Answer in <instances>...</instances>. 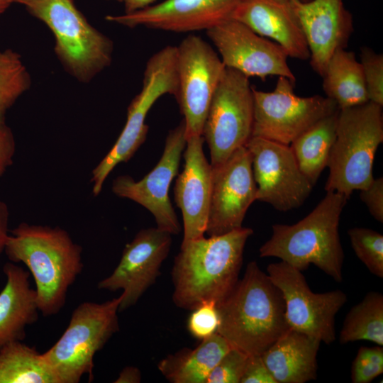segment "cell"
Returning a JSON list of instances; mask_svg holds the SVG:
<instances>
[{"mask_svg": "<svg viewBox=\"0 0 383 383\" xmlns=\"http://www.w3.org/2000/svg\"><path fill=\"white\" fill-rule=\"evenodd\" d=\"M250 228L241 227L218 235L182 242L174 260L172 301L192 311L207 301L224 299L239 280Z\"/></svg>", "mask_w": 383, "mask_h": 383, "instance_id": "6da1fadb", "label": "cell"}, {"mask_svg": "<svg viewBox=\"0 0 383 383\" xmlns=\"http://www.w3.org/2000/svg\"><path fill=\"white\" fill-rule=\"evenodd\" d=\"M4 252L31 274L40 313L57 314L84 268L82 248L59 226L21 223L9 233Z\"/></svg>", "mask_w": 383, "mask_h": 383, "instance_id": "7a4b0ae2", "label": "cell"}, {"mask_svg": "<svg viewBox=\"0 0 383 383\" xmlns=\"http://www.w3.org/2000/svg\"><path fill=\"white\" fill-rule=\"evenodd\" d=\"M216 307V333L249 356L261 355L290 328L280 289L255 261L247 265L243 277Z\"/></svg>", "mask_w": 383, "mask_h": 383, "instance_id": "3957f363", "label": "cell"}, {"mask_svg": "<svg viewBox=\"0 0 383 383\" xmlns=\"http://www.w3.org/2000/svg\"><path fill=\"white\" fill-rule=\"evenodd\" d=\"M348 199L326 192L306 216L293 225L274 224L272 235L259 249L260 257H274L304 271L313 265L337 282H343L344 252L339 224Z\"/></svg>", "mask_w": 383, "mask_h": 383, "instance_id": "277c9868", "label": "cell"}, {"mask_svg": "<svg viewBox=\"0 0 383 383\" xmlns=\"http://www.w3.org/2000/svg\"><path fill=\"white\" fill-rule=\"evenodd\" d=\"M382 109L372 101L339 109L327 165L326 192L342 194L348 199L355 190L366 189L372 182L375 153L383 142Z\"/></svg>", "mask_w": 383, "mask_h": 383, "instance_id": "5b68a950", "label": "cell"}, {"mask_svg": "<svg viewBox=\"0 0 383 383\" xmlns=\"http://www.w3.org/2000/svg\"><path fill=\"white\" fill-rule=\"evenodd\" d=\"M52 33L55 52L65 70L88 82L110 65L113 43L93 27L73 0H15Z\"/></svg>", "mask_w": 383, "mask_h": 383, "instance_id": "8992f818", "label": "cell"}, {"mask_svg": "<svg viewBox=\"0 0 383 383\" xmlns=\"http://www.w3.org/2000/svg\"><path fill=\"white\" fill-rule=\"evenodd\" d=\"M121 295L103 303L84 301L72 311L57 341L43 355L59 383H78L94 378V358L119 330Z\"/></svg>", "mask_w": 383, "mask_h": 383, "instance_id": "52a82bcc", "label": "cell"}, {"mask_svg": "<svg viewBox=\"0 0 383 383\" xmlns=\"http://www.w3.org/2000/svg\"><path fill=\"white\" fill-rule=\"evenodd\" d=\"M178 91L176 46L168 45L152 55L148 60L143 74V87L128 107L123 131L106 156L91 173L92 193L96 196L104 182L121 162H127L147 138L146 116L162 96L176 97Z\"/></svg>", "mask_w": 383, "mask_h": 383, "instance_id": "ba28073f", "label": "cell"}, {"mask_svg": "<svg viewBox=\"0 0 383 383\" xmlns=\"http://www.w3.org/2000/svg\"><path fill=\"white\" fill-rule=\"evenodd\" d=\"M254 118L252 87L249 78L226 67L213 94L202 137L210 150L211 165L225 162L252 137Z\"/></svg>", "mask_w": 383, "mask_h": 383, "instance_id": "9c48e42d", "label": "cell"}, {"mask_svg": "<svg viewBox=\"0 0 383 383\" xmlns=\"http://www.w3.org/2000/svg\"><path fill=\"white\" fill-rule=\"evenodd\" d=\"M294 82L278 77L274 89L263 91L252 88L254 118L252 137L289 145L317 121L339 109L332 99L320 95L297 96Z\"/></svg>", "mask_w": 383, "mask_h": 383, "instance_id": "30bf717a", "label": "cell"}, {"mask_svg": "<svg viewBox=\"0 0 383 383\" xmlns=\"http://www.w3.org/2000/svg\"><path fill=\"white\" fill-rule=\"evenodd\" d=\"M178 91L185 136L202 135L213 94L226 68L218 52L205 40L189 35L176 46Z\"/></svg>", "mask_w": 383, "mask_h": 383, "instance_id": "8fae6325", "label": "cell"}, {"mask_svg": "<svg viewBox=\"0 0 383 383\" xmlns=\"http://www.w3.org/2000/svg\"><path fill=\"white\" fill-rule=\"evenodd\" d=\"M267 272L282 294L290 328L326 345L333 343L335 316L347 302V294L340 289L313 292L302 272L282 261L270 264Z\"/></svg>", "mask_w": 383, "mask_h": 383, "instance_id": "7c38bea8", "label": "cell"}, {"mask_svg": "<svg viewBox=\"0 0 383 383\" xmlns=\"http://www.w3.org/2000/svg\"><path fill=\"white\" fill-rule=\"evenodd\" d=\"M245 147L251 155L256 200L279 211L301 206L313 185L299 169L289 145L251 137Z\"/></svg>", "mask_w": 383, "mask_h": 383, "instance_id": "4fadbf2b", "label": "cell"}, {"mask_svg": "<svg viewBox=\"0 0 383 383\" xmlns=\"http://www.w3.org/2000/svg\"><path fill=\"white\" fill-rule=\"evenodd\" d=\"M186 142L182 119L177 127L169 131L161 158L149 173L139 181L129 175H120L112 183L113 194L145 207L154 216L157 228L171 235L179 234L181 228L170 199L169 190L172 180L178 174Z\"/></svg>", "mask_w": 383, "mask_h": 383, "instance_id": "5bb4252c", "label": "cell"}, {"mask_svg": "<svg viewBox=\"0 0 383 383\" xmlns=\"http://www.w3.org/2000/svg\"><path fill=\"white\" fill-rule=\"evenodd\" d=\"M226 67L247 77H296L287 63L288 54L279 44L255 33L243 23L227 20L206 30Z\"/></svg>", "mask_w": 383, "mask_h": 383, "instance_id": "9a60e30c", "label": "cell"}, {"mask_svg": "<svg viewBox=\"0 0 383 383\" xmlns=\"http://www.w3.org/2000/svg\"><path fill=\"white\" fill-rule=\"evenodd\" d=\"M171 235L157 227L140 230L126 245L112 273L98 282L99 289L122 291L119 312L134 306L155 283L170 251Z\"/></svg>", "mask_w": 383, "mask_h": 383, "instance_id": "2e32d148", "label": "cell"}, {"mask_svg": "<svg viewBox=\"0 0 383 383\" xmlns=\"http://www.w3.org/2000/svg\"><path fill=\"white\" fill-rule=\"evenodd\" d=\"M212 167L211 194L206 233L218 235L243 227L250 205L256 200L252 159L245 146L225 162Z\"/></svg>", "mask_w": 383, "mask_h": 383, "instance_id": "e0dca14e", "label": "cell"}, {"mask_svg": "<svg viewBox=\"0 0 383 383\" xmlns=\"http://www.w3.org/2000/svg\"><path fill=\"white\" fill-rule=\"evenodd\" d=\"M241 0H165L106 20L129 28L143 26L174 33L205 30L231 19Z\"/></svg>", "mask_w": 383, "mask_h": 383, "instance_id": "ac0fdd59", "label": "cell"}, {"mask_svg": "<svg viewBox=\"0 0 383 383\" xmlns=\"http://www.w3.org/2000/svg\"><path fill=\"white\" fill-rule=\"evenodd\" d=\"M289 1L308 45L310 65L322 77L332 55L347 46L353 16L343 0Z\"/></svg>", "mask_w": 383, "mask_h": 383, "instance_id": "d6986e66", "label": "cell"}, {"mask_svg": "<svg viewBox=\"0 0 383 383\" xmlns=\"http://www.w3.org/2000/svg\"><path fill=\"white\" fill-rule=\"evenodd\" d=\"M202 135L187 139L184 164L174 187V197L182 213V242L199 238L206 233L211 194L212 167L205 156Z\"/></svg>", "mask_w": 383, "mask_h": 383, "instance_id": "ffe728a7", "label": "cell"}, {"mask_svg": "<svg viewBox=\"0 0 383 383\" xmlns=\"http://www.w3.org/2000/svg\"><path fill=\"white\" fill-rule=\"evenodd\" d=\"M231 19L273 40L289 57L309 60L308 45L289 0H241Z\"/></svg>", "mask_w": 383, "mask_h": 383, "instance_id": "44dd1931", "label": "cell"}, {"mask_svg": "<svg viewBox=\"0 0 383 383\" xmlns=\"http://www.w3.org/2000/svg\"><path fill=\"white\" fill-rule=\"evenodd\" d=\"M3 272L6 284L0 292V347L23 341L26 328L38 321L40 313L30 272L13 262L6 263Z\"/></svg>", "mask_w": 383, "mask_h": 383, "instance_id": "7402d4cb", "label": "cell"}, {"mask_svg": "<svg viewBox=\"0 0 383 383\" xmlns=\"http://www.w3.org/2000/svg\"><path fill=\"white\" fill-rule=\"evenodd\" d=\"M321 341L289 328L262 355L277 383H305L317 378Z\"/></svg>", "mask_w": 383, "mask_h": 383, "instance_id": "603a6c76", "label": "cell"}, {"mask_svg": "<svg viewBox=\"0 0 383 383\" xmlns=\"http://www.w3.org/2000/svg\"><path fill=\"white\" fill-rule=\"evenodd\" d=\"M232 348L218 333L201 340L195 348H183L162 359L161 374L172 383H206L211 370Z\"/></svg>", "mask_w": 383, "mask_h": 383, "instance_id": "cb8c5ba5", "label": "cell"}, {"mask_svg": "<svg viewBox=\"0 0 383 383\" xmlns=\"http://www.w3.org/2000/svg\"><path fill=\"white\" fill-rule=\"evenodd\" d=\"M323 90L338 109L369 101L362 65L353 52L337 50L327 63L323 76Z\"/></svg>", "mask_w": 383, "mask_h": 383, "instance_id": "d4e9b609", "label": "cell"}, {"mask_svg": "<svg viewBox=\"0 0 383 383\" xmlns=\"http://www.w3.org/2000/svg\"><path fill=\"white\" fill-rule=\"evenodd\" d=\"M338 111L315 123L289 145L299 169L313 186L328 165Z\"/></svg>", "mask_w": 383, "mask_h": 383, "instance_id": "484cf974", "label": "cell"}, {"mask_svg": "<svg viewBox=\"0 0 383 383\" xmlns=\"http://www.w3.org/2000/svg\"><path fill=\"white\" fill-rule=\"evenodd\" d=\"M0 383H59L43 353L22 341L0 347Z\"/></svg>", "mask_w": 383, "mask_h": 383, "instance_id": "4316f807", "label": "cell"}, {"mask_svg": "<svg viewBox=\"0 0 383 383\" xmlns=\"http://www.w3.org/2000/svg\"><path fill=\"white\" fill-rule=\"evenodd\" d=\"M367 340L383 346V295L370 292L353 306L344 319L339 342Z\"/></svg>", "mask_w": 383, "mask_h": 383, "instance_id": "83f0119b", "label": "cell"}, {"mask_svg": "<svg viewBox=\"0 0 383 383\" xmlns=\"http://www.w3.org/2000/svg\"><path fill=\"white\" fill-rule=\"evenodd\" d=\"M29 72L16 52L0 51V123L7 111L30 86Z\"/></svg>", "mask_w": 383, "mask_h": 383, "instance_id": "f1b7e54d", "label": "cell"}, {"mask_svg": "<svg viewBox=\"0 0 383 383\" xmlns=\"http://www.w3.org/2000/svg\"><path fill=\"white\" fill-rule=\"evenodd\" d=\"M348 234L357 258L372 274L383 278V235L362 227L352 228Z\"/></svg>", "mask_w": 383, "mask_h": 383, "instance_id": "f546056e", "label": "cell"}, {"mask_svg": "<svg viewBox=\"0 0 383 383\" xmlns=\"http://www.w3.org/2000/svg\"><path fill=\"white\" fill-rule=\"evenodd\" d=\"M360 64L369 101L383 106V55L369 48H361Z\"/></svg>", "mask_w": 383, "mask_h": 383, "instance_id": "4dcf8cb0", "label": "cell"}, {"mask_svg": "<svg viewBox=\"0 0 383 383\" xmlns=\"http://www.w3.org/2000/svg\"><path fill=\"white\" fill-rule=\"evenodd\" d=\"M383 373L382 346L361 347L352 362L353 383H370Z\"/></svg>", "mask_w": 383, "mask_h": 383, "instance_id": "1f68e13d", "label": "cell"}, {"mask_svg": "<svg viewBox=\"0 0 383 383\" xmlns=\"http://www.w3.org/2000/svg\"><path fill=\"white\" fill-rule=\"evenodd\" d=\"M249 357L243 352L232 348L211 370L206 383H240Z\"/></svg>", "mask_w": 383, "mask_h": 383, "instance_id": "d6a6232c", "label": "cell"}, {"mask_svg": "<svg viewBox=\"0 0 383 383\" xmlns=\"http://www.w3.org/2000/svg\"><path fill=\"white\" fill-rule=\"evenodd\" d=\"M219 316L216 304L207 301L192 311L187 320V330L199 340L206 339L217 332Z\"/></svg>", "mask_w": 383, "mask_h": 383, "instance_id": "836d02e7", "label": "cell"}, {"mask_svg": "<svg viewBox=\"0 0 383 383\" xmlns=\"http://www.w3.org/2000/svg\"><path fill=\"white\" fill-rule=\"evenodd\" d=\"M360 198L366 205L371 216L378 222H383V178L374 179L372 182L360 190Z\"/></svg>", "mask_w": 383, "mask_h": 383, "instance_id": "e575fe53", "label": "cell"}, {"mask_svg": "<svg viewBox=\"0 0 383 383\" xmlns=\"http://www.w3.org/2000/svg\"><path fill=\"white\" fill-rule=\"evenodd\" d=\"M240 383H277L261 355L250 356Z\"/></svg>", "mask_w": 383, "mask_h": 383, "instance_id": "d590c367", "label": "cell"}, {"mask_svg": "<svg viewBox=\"0 0 383 383\" xmlns=\"http://www.w3.org/2000/svg\"><path fill=\"white\" fill-rule=\"evenodd\" d=\"M16 152V141L11 128L5 123H0V177L4 175L13 164Z\"/></svg>", "mask_w": 383, "mask_h": 383, "instance_id": "8d00e7d4", "label": "cell"}, {"mask_svg": "<svg viewBox=\"0 0 383 383\" xmlns=\"http://www.w3.org/2000/svg\"><path fill=\"white\" fill-rule=\"evenodd\" d=\"M9 210L5 202L0 199V256L4 252L9 235Z\"/></svg>", "mask_w": 383, "mask_h": 383, "instance_id": "74e56055", "label": "cell"}, {"mask_svg": "<svg viewBox=\"0 0 383 383\" xmlns=\"http://www.w3.org/2000/svg\"><path fill=\"white\" fill-rule=\"evenodd\" d=\"M141 382L140 370L135 367L128 366L119 373L115 383H139Z\"/></svg>", "mask_w": 383, "mask_h": 383, "instance_id": "f35d334b", "label": "cell"}, {"mask_svg": "<svg viewBox=\"0 0 383 383\" xmlns=\"http://www.w3.org/2000/svg\"><path fill=\"white\" fill-rule=\"evenodd\" d=\"M156 0H123L125 13H131L150 6Z\"/></svg>", "mask_w": 383, "mask_h": 383, "instance_id": "ab89813d", "label": "cell"}, {"mask_svg": "<svg viewBox=\"0 0 383 383\" xmlns=\"http://www.w3.org/2000/svg\"><path fill=\"white\" fill-rule=\"evenodd\" d=\"M15 2V0H0V16Z\"/></svg>", "mask_w": 383, "mask_h": 383, "instance_id": "60d3db41", "label": "cell"}, {"mask_svg": "<svg viewBox=\"0 0 383 383\" xmlns=\"http://www.w3.org/2000/svg\"><path fill=\"white\" fill-rule=\"evenodd\" d=\"M115 1H118L119 2H123V0H115Z\"/></svg>", "mask_w": 383, "mask_h": 383, "instance_id": "b9f144b4", "label": "cell"}, {"mask_svg": "<svg viewBox=\"0 0 383 383\" xmlns=\"http://www.w3.org/2000/svg\"><path fill=\"white\" fill-rule=\"evenodd\" d=\"M299 1H309V0H299Z\"/></svg>", "mask_w": 383, "mask_h": 383, "instance_id": "7bdbcfd3", "label": "cell"}]
</instances>
